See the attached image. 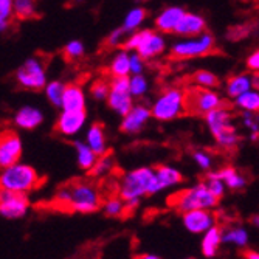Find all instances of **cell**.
Returning <instances> with one entry per match:
<instances>
[{
	"label": "cell",
	"mask_w": 259,
	"mask_h": 259,
	"mask_svg": "<svg viewBox=\"0 0 259 259\" xmlns=\"http://www.w3.org/2000/svg\"><path fill=\"white\" fill-rule=\"evenodd\" d=\"M219 202L221 200L214 194L209 193L203 182H197L191 186H186L183 190L174 193L168 199L169 206L179 211L180 214L190 213V211H197V209L214 211Z\"/></svg>",
	"instance_id": "obj_4"
},
{
	"label": "cell",
	"mask_w": 259,
	"mask_h": 259,
	"mask_svg": "<svg viewBox=\"0 0 259 259\" xmlns=\"http://www.w3.org/2000/svg\"><path fill=\"white\" fill-rule=\"evenodd\" d=\"M40 183V176L28 163H16L13 166L0 171V190L28 194Z\"/></svg>",
	"instance_id": "obj_7"
},
{
	"label": "cell",
	"mask_w": 259,
	"mask_h": 259,
	"mask_svg": "<svg viewBox=\"0 0 259 259\" xmlns=\"http://www.w3.org/2000/svg\"><path fill=\"white\" fill-rule=\"evenodd\" d=\"M186 14V10L179 5H169L160 10L157 16L154 17V30H157L161 34H172L176 33L180 20Z\"/></svg>",
	"instance_id": "obj_17"
},
{
	"label": "cell",
	"mask_w": 259,
	"mask_h": 259,
	"mask_svg": "<svg viewBox=\"0 0 259 259\" xmlns=\"http://www.w3.org/2000/svg\"><path fill=\"white\" fill-rule=\"evenodd\" d=\"M30 199L27 194L0 190V216L8 221H17L28 214Z\"/></svg>",
	"instance_id": "obj_13"
},
{
	"label": "cell",
	"mask_w": 259,
	"mask_h": 259,
	"mask_svg": "<svg viewBox=\"0 0 259 259\" xmlns=\"http://www.w3.org/2000/svg\"><path fill=\"white\" fill-rule=\"evenodd\" d=\"M55 199L61 206H65L79 214L95 213L101 209L104 202L98 186L87 180H79L59 188Z\"/></svg>",
	"instance_id": "obj_1"
},
{
	"label": "cell",
	"mask_w": 259,
	"mask_h": 259,
	"mask_svg": "<svg viewBox=\"0 0 259 259\" xmlns=\"http://www.w3.org/2000/svg\"><path fill=\"white\" fill-rule=\"evenodd\" d=\"M241 112H250V113H259V90L251 89L250 92L241 95L238 100L233 101Z\"/></svg>",
	"instance_id": "obj_33"
},
{
	"label": "cell",
	"mask_w": 259,
	"mask_h": 259,
	"mask_svg": "<svg viewBox=\"0 0 259 259\" xmlns=\"http://www.w3.org/2000/svg\"><path fill=\"white\" fill-rule=\"evenodd\" d=\"M101 209L104 211V214L109 216V218H123V216H126V213L129 211L126 202H124L120 196L107 197V199L103 202Z\"/></svg>",
	"instance_id": "obj_31"
},
{
	"label": "cell",
	"mask_w": 259,
	"mask_h": 259,
	"mask_svg": "<svg viewBox=\"0 0 259 259\" xmlns=\"http://www.w3.org/2000/svg\"><path fill=\"white\" fill-rule=\"evenodd\" d=\"M251 82H253V89L259 90V73H251Z\"/></svg>",
	"instance_id": "obj_48"
},
{
	"label": "cell",
	"mask_w": 259,
	"mask_h": 259,
	"mask_svg": "<svg viewBox=\"0 0 259 259\" xmlns=\"http://www.w3.org/2000/svg\"><path fill=\"white\" fill-rule=\"evenodd\" d=\"M37 14V7L33 0H14V17L17 19H33Z\"/></svg>",
	"instance_id": "obj_36"
},
{
	"label": "cell",
	"mask_w": 259,
	"mask_h": 259,
	"mask_svg": "<svg viewBox=\"0 0 259 259\" xmlns=\"http://www.w3.org/2000/svg\"><path fill=\"white\" fill-rule=\"evenodd\" d=\"M107 107L118 116H126L137 104L131 95L129 78H113L110 79V95L107 98Z\"/></svg>",
	"instance_id": "obj_11"
},
{
	"label": "cell",
	"mask_w": 259,
	"mask_h": 259,
	"mask_svg": "<svg viewBox=\"0 0 259 259\" xmlns=\"http://www.w3.org/2000/svg\"><path fill=\"white\" fill-rule=\"evenodd\" d=\"M222 242V228L219 225L213 227L209 231H206L200 239V251L205 257L213 259L219 254Z\"/></svg>",
	"instance_id": "obj_24"
},
{
	"label": "cell",
	"mask_w": 259,
	"mask_h": 259,
	"mask_svg": "<svg viewBox=\"0 0 259 259\" xmlns=\"http://www.w3.org/2000/svg\"><path fill=\"white\" fill-rule=\"evenodd\" d=\"M250 224H251L254 228H259V214H254V216H251V219H250Z\"/></svg>",
	"instance_id": "obj_49"
},
{
	"label": "cell",
	"mask_w": 259,
	"mask_h": 259,
	"mask_svg": "<svg viewBox=\"0 0 259 259\" xmlns=\"http://www.w3.org/2000/svg\"><path fill=\"white\" fill-rule=\"evenodd\" d=\"M216 174L224 182V185L227 186V190L239 191V190H244V188L247 186V179L233 166H224V168L218 169Z\"/></svg>",
	"instance_id": "obj_29"
},
{
	"label": "cell",
	"mask_w": 259,
	"mask_h": 259,
	"mask_svg": "<svg viewBox=\"0 0 259 259\" xmlns=\"http://www.w3.org/2000/svg\"><path fill=\"white\" fill-rule=\"evenodd\" d=\"M45 121V113L40 107L33 104L20 106L14 115H13V123L17 129L22 131H34Z\"/></svg>",
	"instance_id": "obj_19"
},
{
	"label": "cell",
	"mask_w": 259,
	"mask_h": 259,
	"mask_svg": "<svg viewBox=\"0 0 259 259\" xmlns=\"http://www.w3.org/2000/svg\"><path fill=\"white\" fill-rule=\"evenodd\" d=\"M87 97L85 92L79 84H67L64 98H62V110L64 112H85Z\"/></svg>",
	"instance_id": "obj_21"
},
{
	"label": "cell",
	"mask_w": 259,
	"mask_h": 259,
	"mask_svg": "<svg viewBox=\"0 0 259 259\" xmlns=\"http://www.w3.org/2000/svg\"><path fill=\"white\" fill-rule=\"evenodd\" d=\"M188 113L205 116L213 110L224 106V97L218 90H206V89H197L193 87L188 90Z\"/></svg>",
	"instance_id": "obj_10"
},
{
	"label": "cell",
	"mask_w": 259,
	"mask_h": 259,
	"mask_svg": "<svg viewBox=\"0 0 259 259\" xmlns=\"http://www.w3.org/2000/svg\"><path fill=\"white\" fill-rule=\"evenodd\" d=\"M193 160L202 171H206V172L211 171V168H213V163H214L213 155H211L209 152H206V151H203V149L194 151L193 152Z\"/></svg>",
	"instance_id": "obj_41"
},
{
	"label": "cell",
	"mask_w": 259,
	"mask_h": 259,
	"mask_svg": "<svg viewBox=\"0 0 259 259\" xmlns=\"http://www.w3.org/2000/svg\"><path fill=\"white\" fill-rule=\"evenodd\" d=\"M245 65L251 73H259V49H256L254 52L248 55Z\"/></svg>",
	"instance_id": "obj_45"
},
{
	"label": "cell",
	"mask_w": 259,
	"mask_h": 259,
	"mask_svg": "<svg viewBox=\"0 0 259 259\" xmlns=\"http://www.w3.org/2000/svg\"><path fill=\"white\" fill-rule=\"evenodd\" d=\"M64 55L70 61H76L85 55V45L79 39H72L64 45Z\"/></svg>",
	"instance_id": "obj_40"
},
{
	"label": "cell",
	"mask_w": 259,
	"mask_h": 259,
	"mask_svg": "<svg viewBox=\"0 0 259 259\" xmlns=\"http://www.w3.org/2000/svg\"><path fill=\"white\" fill-rule=\"evenodd\" d=\"M183 182V174L172 164H160L154 171V180L151 186V194L155 196L158 193L172 190Z\"/></svg>",
	"instance_id": "obj_16"
},
{
	"label": "cell",
	"mask_w": 259,
	"mask_h": 259,
	"mask_svg": "<svg viewBox=\"0 0 259 259\" xmlns=\"http://www.w3.org/2000/svg\"><path fill=\"white\" fill-rule=\"evenodd\" d=\"M84 141L87 143V146L95 152L98 157H103L106 154H109V146H107V137H106V131L103 127V124L100 123H93L87 127L85 131V137Z\"/></svg>",
	"instance_id": "obj_22"
},
{
	"label": "cell",
	"mask_w": 259,
	"mask_h": 259,
	"mask_svg": "<svg viewBox=\"0 0 259 259\" xmlns=\"http://www.w3.org/2000/svg\"><path fill=\"white\" fill-rule=\"evenodd\" d=\"M14 17L13 0H0V22H10Z\"/></svg>",
	"instance_id": "obj_44"
},
{
	"label": "cell",
	"mask_w": 259,
	"mask_h": 259,
	"mask_svg": "<svg viewBox=\"0 0 259 259\" xmlns=\"http://www.w3.org/2000/svg\"><path fill=\"white\" fill-rule=\"evenodd\" d=\"M203 33H206L205 17L197 13L186 11V14L180 20L174 34H177L179 37H194V36H200Z\"/></svg>",
	"instance_id": "obj_20"
},
{
	"label": "cell",
	"mask_w": 259,
	"mask_h": 259,
	"mask_svg": "<svg viewBox=\"0 0 259 259\" xmlns=\"http://www.w3.org/2000/svg\"><path fill=\"white\" fill-rule=\"evenodd\" d=\"M14 76L22 89L31 92L44 90L45 85L49 84L45 62L39 56H30L28 59L23 61L16 70Z\"/></svg>",
	"instance_id": "obj_9"
},
{
	"label": "cell",
	"mask_w": 259,
	"mask_h": 259,
	"mask_svg": "<svg viewBox=\"0 0 259 259\" xmlns=\"http://www.w3.org/2000/svg\"><path fill=\"white\" fill-rule=\"evenodd\" d=\"M8 28H10V22H0V34L8 31Z\"/></svg>",
	"instance_id": "obj_50"
},
{
	"label": "cell",
	"mask_w": 259,
	"mask_h": 259,
	"mask_svg": "<svg viewBox=\"0 0 259 259\" xmlns=\"http://www.w3.org/2000/svg\"><path fill=\"white\" fill-rule=\"evenodd\" d=\"M129 89L134 100H143L151 89V82L146 75H138L129 78Z\"/></svg>",
	"instance_id": "obj_34"
},
{
	"label": "cell",
	"mask_w": 259,
	"mask_h": 259,
	"mask_svg": "<svg viewBox=\"0 0 259 259\" xmlns=\"http://www.w3.org/2000/svg\"><path fill=\"white\" fill-rule=\"evenodd\" d=\"M127 33L121 28V27H116V28H113L110 33H109V36H107V39H106V44L109 45V47H124V44H126V39H127Z\"/></svg>",
	"instance_id": "obj_42"
},
{
	"label": "cell",
	"mask_w": 259,
	"mask_h": 259,
	"mask_svg": "<svg viewBox=\"0 0 259 259\" xmlns=\"http://www.w3.org/2000/svg\"><path fill=\"white\" fill-rule=\"evenodd\" d=\"M218 218L214 211L209 209H197V211H190V213L182 214V225L185 227L186 231L191 234H203L209 231L213 227L218 225Z\"/></svg>",
	"instance_id": "obj_14"
},
{
	"label": "cell",
	"mask_w": 259,
	"mask_h": 259,
	"mask_svg": "<svg viewBox=\"0 0 259 259\" xmlns=\"http://www.w3.org/2000/svg\"><path fill=\"white\" fill-rule=\"evenodd\" d=\"M109 75H110V79L131 78V52L121 49L110 58Z\"/></svg>",
	"instance_id": "obj_26"
},
{
	"label": "cell",
	"mask_w": 259,
	"mask_h": 259,
	"mask_svg": "<svg viewBox=\"0 0 259 259\" xmlns=\"http://www.w3.org/2000/svg\"><path fill=\"white\" fill-rule=\"evenodd\" d=\"M216 40L211 33H203L194 37H179L176 42L171 44L169 53L176 59H194L209 55L214 50Z\"/></svg>",
	"instance_id": "obj_8"
},
{
	"label": "cell",
	"mask_w": 259,
	"mask_h": 259,
	"mask_svg": "<svg viewBox=\"0 0 259 259\" xmlns=\"http://www.w3.org/2000/svg\"><path fill=\"white\" fill-rule=\"evenodd\" d=\"M146 70V61L140 58L137 53H131V76L145 75Z\"/></svg>",
	"instance_id": "obj_43"
},
{
	"label": "cell",
	"mask_w": 259,
	"mask_h": 259,
	"mask_svg": "<svg viewBox=\"0 0 259 259\" xmlns=\"http://www.w3.org/2000/svg\"><path fill=\"white\" fill-rule=\"evenodd\" d=\"M224 245H231L236 248H247L250 242V233L242 225H230L222 228Z\"/></svg>",
	"instance_id": "obj_25"
},
{
	"label": "cell",
	"mask_w": 259,
	"mask_h": 259,
	"mask_svg": "<svg viewBox=\"0 0 259 259\" xmlns=\"http://www.w3.org/2000/svg\"><path fill=\"white\" fill-rule=\"evenodd\" d=\"M244 257L245 259H259V251L257 250H247L244 253Z\"/></svg>",
	"instance_id": "obj_47"
},
{
	"label": "cell",
	"mask_w": 259,
	"mask_h": 259,
	"mask_svg": "<svg viewBox=\"0 0 259 259\" xmlns=\"http://www.w3.org/2000/svg\"><path fill=\"white\" fill-rule=\"evenodd\" d=\"M152 166H138L124 172L118 183V196L126 202L129 211L138 206L141 199L151 194V186L154 180Z\"/></svg>",
	"instance_id": "obj_2"
},
{
	"label": "cell",
	"mask_w": 259,
	"mask_h": 259,
	"mask_svg": "<svg viewBox=\"0 0 259 259\" xmlns=\"http://www.w3.org/2000/svg\"><path fill=\"white\" fill-rule=\"evenodd\" d=\"M188 92L182 87H166L161 90L155 100L151 103V113L152 118L160 123L174 121L183 113H188Z\"/></svg>",
	"instance_id": "obj_5"
},
{
	"label": "cell",
	"mask_w": 259,
	"mask_h": 259,
	"mask_svg": "<svg viewBox=\"0 0 259 259\" xmlns=\"http://www.w3.org/2000/svg\"><path fill=\"white\" fill-rule=\"evenodd\" d=\"M123 49L131 53H137L148 62L160 58L168 50V40L166 36L154 28H141L140 31L127 36Z\"/></svg>",
	"instance_id": "obj_6"
},
{
	"label": "cell",
	"mask_w": 259,
	"mask_h": 259,
	"mask_svg": "<svg viewBox=\"0 0 259 259\" xmlns=\"http://www.w3.org/2000/svg\"><path fill=\"white\" fill-rule=\"evenodd\" d=\"M73 146H75V152H76V164L82 171L90 172L93 169V166L97 164L100 157L87 146L84 140H75Z\"/></svg>",
	"instance_id": "obj_27"
},
{
	"label": "cell",
	"mask_w": 259,
	"mask_h": 259,
	"mask_svg": "<svg viewBox=\"0 0 259 259\" xmlns=\"http://www.w3.org/2000/svg\"><path fill=\"white\" fill-rule=\"evenodd\" d=\"M135 259H161V257L158 254H155V253H141Z\"/></svg>",
	"instance_id": "obj_46"
},
{
	"label": "cell",
	"mask_w": 259,
	"mask_h": 259,
	"mask_svg": "<svg viewBox=\"0 0 259 259\" xmlns=\"http://www.w3.org/2000/svg\"><path fill=\"white\" fill-rule=\"evenodd\" d=\"M65 87H67V84L59 79L49 81V84L45 85V89H44L45 98L53 107H59V109L62 107V98H64Z\"/></svg>",
	"instance_id": "obj_30"
},
{
	"label": "cell",
	"mask_w": 259,
	"mask_h": 259,
	"mask_svg": "<svg viewBox=\"0 0 259 259\" xmlns=\"http://www.w3.org/2000/svg\"><path fill=\"white\" fill-rule=\"evenodd\" d=\"M151 118V107L143 103H137L134 109L121 118L120 131L126 135H137L149 124Z\"/></svg>",
	"instance_id": "obj_15"
},
{
	"label": "cell",
	"mask_w": 259,
	"mask_h": 259,
	"mask_svg": "<svg viewBox=\"0 0 259 259\" xmlns=\"http://www.w3.org/2000/svg\"><path fill=\"white\" fill-rule=\"evenodd\" d=\"M185 259H197V257H193V256H191V257H185Z\"/></svg>",
	"instance_id": "obj_51"
},
{
	"label": "cell",
	"mask_w": 259,
	"mask_h": 259,
	"mask_svg": "<svg viewBox=\"0 0 259 259\" xmlns=\"http://www.w3.org/2000/svg\"><path fill=\"white\" fill-rule=\"evenodd\" d=\"M146 19H148V10L146 8L134 7L126 13L124 19H123V23H121V28L127 34H132V33L141 30V27H143V23L146 22Z\"/></svg>",
	"instance_id": "obj_28"
},
{
	"label": "cell",
	"mask_w": 259,
	"mask_h": 259,
	"mask_svg": "<svg viewBox=\"0 0 259 259\" xmlns=\"http://www.w3.org/2000/svg\"><path fill=\"white\" fill-rule=\"evenodd\" d=\"M113 168H115V160H113V157L110 154H106V155H103V157L98 158L97 164L93 166V169L89 174L92 177H98L100 179V177L109 176L113 171Z\"/></svg>",
	"instance_id": "obj_38"
},
{
	"label": "cell",
	"mask_w": 259,
	"mask_h": 259,
	"mask_svg": "<svg viewBox=\"0 0 259 259\" xmlns=\"http://www.w3.org/2000/svg\"><path fill=\"white\" fill-rule=\"evenodd\" d=\"M203 183L206 185V188L209 190L211 194H214L219 200L225 196V191H227V186L224 185V182L219 179V176L216 174V171H209L206 172L205 179H203Z\"/></svg>",
	"instance_id": "obj_37"
},
{
	"label": "cell",
	"mask_w": 259,
	"mask_h": 259,
	"mask_svg": "<svg viewBox=\"0 0 259 259\" xmlns=\"http://www.w3.org/2000/svg\"><path fill=\"white\" fill-rule=\"evenodd\" d=\"M211 137H213L218 148L224 151L234 149L241 141V135L238 132V127L234 124V115L230 107H219L208 113L203 118Z\"/></svg>",
	"instance_id": "obj_3"
},
{
	"label": "cell",
	"mask_w": 259,
	"mask_h": 259,
	"mask_svg": "<svg viewBox=\"0 0 259 259\" xmlns=\"http://www.w3.org/2000/svg\"><path fill=\"white\" fill-rule=\"evenodd\" d=\"M193 84L197 89L218 90V87L221 85V81L214 72H209V70H197L193 76Z\"/></svg>",
	"instance_id": "obj_32"
},
{
	"label": "cell",
	"mask_w": 259,
	"mask_h": 259,
	"mask_svg": "<svg viewBox=\"0 0 259 259\" xmlns=\"http://www.w3.org/2000/svg\"><path fill=\"white\" fill-rule=\"evenodd\" d=\"M110 95V81L107 79H97L90 85V97L95 101H107Z\"/></svg>",
	"instance_id": "obj_39"
},
{
	"label": "cell",
	"mask_w": 259,
	"mask_h": 259,
	"mask_svg": "<svg viewBox=\"0 0 259 259\" xmlns=\"http://www.w3.org/2000/svg\"><path fill=\"white\" fill-rule=\"evenodd\" d=\"M239 120L242 126L248 131V140L257 141L259 140V113L241 112Z\"/></svg>",
	"instance_id": "obj_35"
},
{
	"label": "cell",
	"mask_w": 259,
	"mask_h": 259,
	"mask_svg": "<svg viewBox=\"0 0 259 259\" xmlns=\"http://www.w3.org/2000/svg\"><path fill=\"white\" fill-rule=\"evenodd\" d=\"M253 89V82H251V73H238V75H231L225 84H224V90H225V97L231 101L238 100L244 93L250 92Z\"/></svg>",
	"instance_id": "obj_23"
},
{
	"label": "cell",
	"mask_w": 259,
	"mask_h": 259,
	"mask_svg": "<svg viewBox=\"0 0 259 259\" xmlns=\"http://www.w3.org/2000/svg\"><path fill=\"white\" fill-rule=\"evenodd\" d=\"M23 154V141L17 131L2 129L0 131V171L19 163Z\"/></svg>",
	"instance_id": "obj_12"
},
{
	"label": "cell",
	"mask_w": 259,
	"mask_h": 259,
	"mask_svg": "<svg viewBox=\"0 0 259 259\" xmlns=\"http://www.w3.org/2000/svg\"><path fill=\"white\" fill-rule=\"evenodd\" d=\"M85 123H87V112H64V110H61V113L58 115L55 127L59 135L73 138L79 132H82V129L85 127Z\"/></svg>",
	"instance_id": "obj_18"
}]
</instances>
